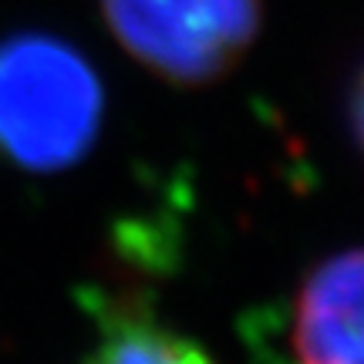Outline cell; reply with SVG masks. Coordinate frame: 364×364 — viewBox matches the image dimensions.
I'll return each mask as SVG.
<instances>
[{"mask_svg":"<svg viewBox=\"0 0 364 364\" xmlns=\"http://www.w3.org/2000/svg\"><path fill=\"white\" fill-rule=\"evenodd\" d=\"M81 364H220L213 354L172 327L142 314H125L102 331Z\"/></svg>","mask_w":364,"mask_h":364,"instance_id":"cell-4","label":"cell"},{"mask_svg":"<svg viewBox=\"0 0 364 364\" xmlns=\"http://www.w3.org/2000/svg\"><path fill=\"white\" fill-rule=\"evenodd\" d=\"M105 118L102 81L68 41L27 31L0 41V156L34 172L75 166Z\"/></svg>","mask_w":364,"mask_h":364,"instance_id":"cell-1","label":"cell"},{"mask_svg":"<svg viewBox=\"0 0 364 364\" xmlns=\"http://www.w3.org/2000/svg\"><path fill=\"white\" fill-rule=\"evenodd\" d=\"M112 38L172 85L223 78L260 31V0H102Z\"/></svg>","mask_w":364,"mask_h":364,"instance_id":"cell-2","label":"cell"},{"mask_svg":"<svg viewBox=\"0 0 364 364\" xmlns=\"http://www.w3.org/2000/svg\"><path fill=\"white\" fill-rule=\"evenodd\" d=\"M351 129L358 145L364 149V71L358 75V85H354V95H351Z\"/></svg>","mask_w":364,"mask_h":364,"instance_id":"cell-5","label":"cell"},{"mask_svg":"<svg viewBox=\"0 0 364 364\" xmlns=\"http://www.w3.org/2000/svg\"><path fill=\"white\" fill-rule=\"evenodd\" d=\"M290 354L294 364H364V247L307 273L294 304Z\"/></svg>","mask_w":364,"mask_h":364,"instance_id":"cell-3","label":"cell"}]
</instances>
